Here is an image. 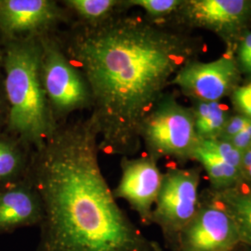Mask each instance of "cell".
Segmentation results:
<instances>
[{"label": "cell", "mask_w": 251, "mask_h": 251, "mask_svg": "<svg viewBox=\"0 0 251 251\" xmlns=\"http://www.w3.org/2000/svg\"><path fill=\"white\" fill-rule=\"evenodd\" d=\"M91 96L100 151L127 156L141 147L144 119L197 46L187 36L122 13L98 25L75 23L58 35Z\"/></svg>", "instance_id": "1"}, {"label": "cell", "mask_w": 251, "mask_h": 251, "mask_svg": "<svg viewBox=\"0 0 251 251\" xmlns=\"http://www.w3.org/2000/svg\"><path fill=\"white\" fill-rule=\"evenodd\" d=\"M100 152L91 116L59 126L32 152L26 178L43 210L37 251H161L118 206Z\"/></svg>", "instance_id": "2"}, {"label": "cell", "mask_w": 251, "mask_h": 251, "mask_svg": "<svg viewBox=\"0 0 251 251\" xmlns=\"http://www.w3.org/2000/svg\"><path fill=\"white\" fill-rule=\"evenodd\" d=\"M1 45L2 73L9 103L5 132L34 152L44 146L58 127L43 87L40 40L37 37Z\"/></svg>", "instance_id": "3"}, {"label": "cell", "mask_w": 251, "mask_h": 251, "mask_svg": "<svg viewBox=\"0 0 251 251\" xmlns=\"http://www.w3.org/2000/svg\"><path fill=\"white\" fill-rule=\"evenodd\" d=\"M39 40L43 87L54 123L59 126L74 113L91 109L90 89L67 58L56 33L40 36Z\"/></svg>", "instance_id": "4"}, {"label": "cell", "mask_w": 251, "mask_h": 251, "mask_svg": "<svg viewBox=\"0 0 251 251\" xmlns=\"http://www.w3.org/2000/svg\"><path fill=\"white\" fill-rule=\"evenodd\" d=\"M140 139L156 161L165 156L191 159L200 142L193 110L167 94L144 119Z\"/></svg>", "instance_id": "5"}, {"label": "cell", "mask_w": 251, "mask_h": 251, "mask_svg": "<svg viewBox=\"0 0 251 251\" xmlns=\"http://www.w3.org/2000/svg\"><path fill=\"white\" fill-rule=\"evenodd\" d=\"M199 183V171L195 169L172 168L163 174L152 223L158 225L175 245L180 232L198 211Z\"/></svg>", "instance_id": "6"}, {"label": "cell", "mask_w": 251, "mask_h": 251, "mask_svg": "<svg viewBox=\"0 0 251 251\" xmlns=\"http://www.w3.org/2000/svg\"><path fill=\"white\" fill-rule=\"evenodd\" d=\"M66 11L52 0H0V43L55 33L69 21Z\"/></svg>", "instance_id": "7"}, {"label": "cell", "mask_w": 251, "mask_h": 251, "mask_svg": "<svg viewBox=\"0 0 251 251\" xmlns=\"http://www.w3.org/2000/svg\"><path fill=\"white\" fill-rule=\"evenodd\" d=\"M240 81V69L233 52L208 63L190 61L185 63L170 86H177L183 94L197 101H219L233 93Z\"/></svg>", "instance_id": "8"}, {"label": "cell", "mask_w": 251, "mask_h": 251, "mask_svg": "<svg viewBox=\"0 0 251 251\" xmlns=\"http://www.w3.org/2000/svg\"><path fill=\"white\" fill-rule=\"evenodd\" d=\"M240 242L232 217L221 206H204L177 238L179 251H230Z\"/></svg>", "instance_id": "9"}, {"label": "cell", "mask_w": 251, "mask_h": 251, "mask_svg": "<svg viewBox=\"0 0 251 251\" xmlns=\"http://www.w3.org/2000/svg\"><path fill=\"white\" fill-rule=\"evenodd\" d=\"M176 18L191 26L211 30L229 40L240 36L251 16L247 0H187L174 12Z\"/></svg>", "instance_id": "10"}, {"label": "cell", "mask_w": 251, "mask_h": 251, "mask_svg": "<svg viewBox=\"0 0 251 251\" xmlns=\"http://www.w3.org/2000/svg\"><path fill=\"white\" fill-rule=\"evenodd\" d=\"M121 177L113 190L116 199H124L145 225L152 224V209L161 187L157 161L149 155L121 160Z\"/></svg>", "instance_id": "11"}, {"label": "cell", "mask_w": 251, "mask_h": 251, "mask_svg": "<svg viewBox=\"0 0 251 251\" xmlns=\"http://www.w3.org/2000/svg\"><path fill=\"white\" fill-rule=\"evenodd\" d=\"M42 215L41 200L26 177L0 187V233L39 225Z\"/></svg>", "instance_id": "12"}, {"label": "cell", "mask_w": 251, "mask_h": 251, "mask_svg": "<svg viewBox=\"0 0 251 251\" xmlns=\"http://www.w3.org/2000/svg\"><path fill=\"white\" fill-rule=\"evenodd\" d=\"M215 198L232 217L240 242L251 248V182L242 179L231 188L215 191Z\"/></svg>", "instance_id": "13"}, {"label": "cell", "mask_w": 251, "mask_h": 251, "mask_svg": "<svg viewBox=\"0 0 251 251\" xmlns=\"http://www.w3.org/2000/svg\"><path fill=\"white\" fill-rule=\"evenodd\" d=\"M32 151L16 138L0 133V185L4 186L26 177Z\"/></svg>", "instance_id": "14"}, {"label": "cell", "mask_w": 251, "mask_h": 251, "mask_svg": "<svg viewBox=\"0 0 251 251\" xmlns=\"http://www.w3.org/2000/svg\"><path fill=\"white\" fill-rule=\"evenodd\" d=\"M63 6L75 13L78 22L86 25H98L123 12V1L117 0H66Z\"/></svg>", "instance_id": "15"}, {"label": "cell", "mask_w": 251, "mask_h": 251, "mask_svg": "<svg viewBox=\"0 0 251 251\" xmlns=\"http://www.w3.org/2000/svg\"><path fill=\"white\" fill-rule=\"evenodd\" d=\"M192 110L199 139L217 140L229 118L223 105L219 101H198Z\"/></svg>", "instance_id": "16"}, {"label": "cell", "mask_w": 251, "mask_h": 251, "mask_svg": "<svg viewBox=\"0 0 251 251\" xmlns=\"http://www.w3.org/2000/svg\"><path fill=\"white\" fill-rule=\"evenodd\" d=\"M193 159L198 160L203 165L215 191L231 188L242 180L240 170L198 147L194 152Z\"/></svg>", "instance_id": "17"}, {"label": "cell", "mask_w": 251, "mask_h": 251, "mask_svg": "<svg viewBox=\"0 0 251 251\" xmlns=\"http://www.w3.org/2000/svg\"><path fill=\"white\" fill-rule=\"evenodd\" d=\"M198 147L241 171L243 153L231 143L220 140H200Z\"/></svg>", "instance_id": "18"}, {"label": "cell", "mask_w": 251, "mask_h": 251, "mask_svg": "<svg viewBox=\"0 0 251 251\" xmlns=\"http://www.w3.org/2000/svg\"><path fill=\"white\" fill-rule=\"evenodd\" d=\"M180 0H128L124 7H140L152 18H162L174 13L181 4Z\"/></svg>", "instance_id": "19"}, {"label": "cell", "mask_w": 251, "mask_h": 251, "mask_svg": "<svg viewBox=\"0 0 251 251\" xmlns=\"http://www.w3.org/2000/svg\"><path fill=\"white\" fill-rule=\"evenodd\" d=\"M251 122V118L244 115L229 117L222 133L217 140L230 143L233 138L236 135L239 134L243 129H245Z\"/></svg>", "instance_id": "20"}, {"label": "cell", "mask_w": 251, "mask_h": 251, "mask_svg": "<svg viewBox=\"0 0 251 251\" xmlns=\"http://www.w3.org/2000/svg\"><path fill=\"white\" fill-rule=\"evenodd\" d=\"M233 100L237 110L251 119V82L234 90Z\"/></svg>", "instance_id": "21"}, {"label": "cell", "mask_w": 251, "mask_h": 251, "mask_svg": "<svg viewBox=\"0 0 251 251\" xmlns=\"http://www.w3.org/2000/svg\"><path fill=\"white\" fill-rule=\"evenodd\" d=\"M9 121V103L4 87L3 73L0 72V133L5 132Z\"/></svg>", "instance_id": "22"}, {"label": "cell", "mask_w": 251, "mask_h": 251, "mask_svg": "<svg viewBox=\"0 0 251 251\" xmlns=\"http://www.w3.org/2000/svg\"><path fill=\"white\" fill-rule=\"evenodd\" d=\"M239 62L247 72L251 63V32L243 37L239 46Z\"/></svg>", "instance_id": "23"}, {"label": "cell", "mask_w": 251, "mask_h": 251, "mask_svg": "<svg viewBox=\"0 0 251 251\" xmlns=\"http://www.w3.org/2000/svg\"><path fill=\"white\" fill-rule=\"evenodd\" d=\"M230 143L234 148H236L242 153L246 152L251 144V122L239 134L236 135Z\"/></svg>", "instance_id": "24"}, {"label": "cell", "mask_w": 251, "mask_h": 251, "mask_svg": "<svg viewBox=\"0 0 251 251\" xmlns=\"http://www.w3.org/2000/svg\"><path fill=\"white\" fill-rule=\"evenodd\" d=\"M2 63H3V48L0 43V72L2 71Z\"/></svg>", "instance_id": "25"}, {"label": "cell", "mask_w": 251, "mask_h": 251, "mask_svg": "<svg viewBox=\"0 0 251 251\" xmlns=\"http://www.w3.org/2000/svg\"><path fill=\"white\" fill-rule=\"evenodd\" d=\"M247 73H249L250 75H251V65H250V67H249V69H248V71H247Z\"/></svg>", "instance_id": "26"}, {"label": "cell", "mask_w": 251, "mask_h": 251, "mask_svg": "<svg viewBox=\"0 0 251 251\" xmlns=\"http://www.w3.org/2000/svg\"><path fill=\"white\" fill-rule=\"evenodd\" d=\"M0 187H1V185H0Z\"/></svg>", "instance_id": "27"}]
</instances>
